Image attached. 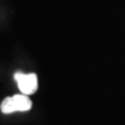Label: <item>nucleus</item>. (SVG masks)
<instances>
[{"mask_svg":"<svg viewBox=\"0 0 125 125\" xmlns=\"http://www.w3.org/2000/svg\"><path fill=\"white\" fill-rule=\"evenodd\" d=\"M14 79L19 86V89L24 95H32L38 88V80L35 73H22L16 72L14 74Z\"/></svg>","mask_w":125,"mask_h":125,"instance_id":"obj_2","label":"nucleus"},{"mask_svg":"<svg viewBox=\"0 0 125 125\" xmlns=\"http://www.w3.org/2000/svg\"><path fill=\"white\" fill-rule=\"evenodd\" d=\"M32 107L31 100L28 97V95L24 94H16L10 97H6L2 101L0 109L2 114H13L16 111H28Z\"/></svg>","mask_w":125,"mask_h":125,"instance_id":"obj_1","label":"nucleus"}]
</instances>
